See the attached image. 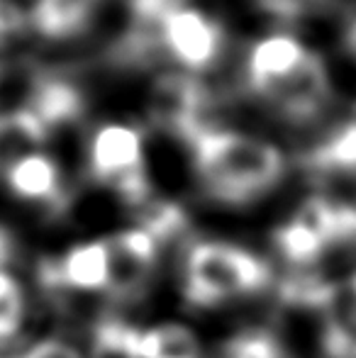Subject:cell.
<instances>
[{
    "mask_svg": "<svg viewBox=\"0 0 356 358\" xmlns=\"http://www.w3.org/2000/svg\"><path fill=\"white\" fill-rule=\"evenodd\" d=\"M337 44L339 52L356 64V0H347L337 17Z\"/></svg>",
    "mask_w": 356,
    "mask_h": 358,
    "instance_id": "e0dca14e",
    "label": "cell"
},
{
    "mask_svg": "<svg viewBox=\"0 0 356 358\" xmlns=\"http://www.w3.org/2000/svg\"><path fill=\"white\" fill-rule=\"evenodd\" d=\"M322 317L325 354L329 358H356V271L344 280L329 283Z\"/></svg>",
    "mask_w": 356,
    "mask_h": 358,
    "instance_id": "7c38bea8",
    "label": "cell"
},
{
    "mask_svg": "<svg viewBox=\"0 0 356 358\" xmlns=\"http://www.w3.org/2000/svg\"><path fill=\"white\" fill-rule=\"evenodd\" d=\"M176 132L200 190L222 205L257 203L288 173L283 146L257 129L190 115Z\"/></svg>",
    "mask_w": 356,
    "mask_h": 358,
    "instance_id": "3957f363",
    "label": "cell"
},
{
    "mask_svg": "<svg viewBox=\"0 0 356 358\" xmlns=\"http://www.w3.org/2000/svg\"><path fill=\"white\" fill-rule=\"evenodd\" d=\"M24 320V292L17 280L0 271V344L15 339Z\"/></svg>",
    "mask_w": 356,
    "mask_h": 358,
    "instance_id": "9a60e30c",
    "label": "cell"
},
{
    "mask_svg": "<svg viewBox=\"0 0 356 358\" xmlns=\"http://www.w3.org/2000/svg\"><path fill=\"white\" fill-rule=\"evenodd\" d=\"M86 171L132 208L147 205V139L137 124L127 120L95 124L86 134Z\"/></svg>",
    "mask_w": 356,
    "mask_h": 358,
    "instance_id": "5b68a950",
    "label": "cell"
},
{
    "mask_svg": "<svg viewBox=\"0 0 356 358\" xmlns=\"http://www.w3.org/2000/svg\"><path fill=\"white\" fill-rule=\"evenodd\" d=\"M15 254V244H13V236L8 234V229L0 227V271L8 268V264L13 261Z\"/></svg>",
    "mask_w": 356,
    "mask_h": 358,
    "instance_id": "d6986e66",
    "label": "cell"
},
{
    "mask_svg": "<svg viewBox=\"0 0 356 358\" xmlns=\"http://www.w3.org/2000/svg\"><path fill=\"white\" fill-rule=\"evenodd\" d=\"M227 358H283V351L269 334L254 331V334L237 336L229 344Z\"/></svg>",
    "mask_w": 356,
    "mask_h": 358,
    "instance_id": "2e32d148",
    "label": "cell"
},
{
    "mask_svg": "<svg viewBox=\"0 0 356 358\" xmlns=\"http://www.w3.org/2000/svg\"><path fill=\"white\" fill-rule=\"evenodd\" d=\"M49 132L27 108L0 115V178L20 159L42 151Z\"/></svg>",
    "mask_w": 356,
    "mask_h": 358,
    "instance_id": "4fadbf2b",
    "label": "cell"
},
{
    "mask_svg": "<svg viewBox=\"0 0 356 358\" xmlns=\"http://www.w3.org/2000/svg\"><path fill=\"white\" fill-rule=\"evenodd\" d=\"M3 180L8 183L10 193L27 200V203L57 210L66 200L62 169L47 149L20 159L17 164L5 171Z\"/></svg>",
    "mask_w": 356,
    "mask_h": 358,
    "instance_id": "8fae6325",
    "label": "cell"
},
{
    "mask_svg": "<svg viewBox=\"0 0 356 358\" xmlns=\"http://www.w3.org/2000/svg\"><path fill=\"white\" fill-rule=\"evenodd\" d=\"M129 37L139 57L183 83L232 66L239 42L210 0H129Z\"/></svg>",
    "mask_w": 356,
    "mask_h": 358,
    "instance_id": "7a4b0ae2",
    "label": "cell"
},
{
    "mask_svg": "<svg viewBox=\"0 0 356 358\" xmlns=\"http://www.w3.org/2000/svg\"><path fill=\"white\" fill-rule=\"evenodd\" d=\"M110 280L108 290L118 297H134L144 290L159 256V241L147 229L118 231L108 239Z\"/></svg>",
    "mask_w": 356,
    "mask_h": 358,
    "instance_id": "9c48e42d",
    "label": "cell"
},
{
    "mask_svg": "<svg viewBox=\"0 0 356 358\" xmlns=\"http://www.w3.org/2000/svg\"><path fill=\"white\" fill-rule=\"evenodd\" d=\"M356 239V208L310 198L276 229V246L293 266H308L337 241Z\"/></svg>",
    "mask_w": 356,
    "mask_h": 358,
    "instance_id": "8992f818",
    "label": "cell"
},
{
    "mask_svg": "<svg viewBox=\"0 0 356 358\" xmlns=\"http://www.w3.org/2000/svg\"><path fill=\"white\" fill-rule=\"evenodd\" d=\"M42 283L47 287H69V290H108L110 254L108 239H95L76 244L59 261L42 264Z\"/></svg>",
    "mask_w": 356,
    "mask_h": 358,
    "instance_id": "30bf717a",
    "label": "cell"
},
{
    "mask_svg": "<svg viewBox=\"0 0 356 358\" xmlns=\"http://www.w3.org/2000/svg\"><path fill=\"white\" fill-rule=\"evenodd\" d=\"M257 15L269 27L303 29L313 20L322 17L334 0H249Z\"/></svg>",
    "mask_w": 356,
    "mask_h": 358,
    "instance_id": "5bb4252c",
    "label": "cell"
},
{
    "mask_svg": "<svg viewBox=\"0 0 356 358\" xmlns=\"http://www.w3.org/2000/svg\"><path fill=\"white\" fill-rule=\"evenodd\" d=\"M347 108H349V113H352V115H354V117H356V98L352 100V103H349V105H347Z\"/></svg>",
    "mask_w": 356,
    "mask_h": 358,
    "instance_id": "ffe728a7",
    "label": "cell"
},
{
    "mask_svg": "<svg viewBox=\"0 0 356 358\" xmlns=\"http://www.w3.org/2000/svg\"><path fill=\"white\" fill-rule=\"evenodd\" d=\"M310 137L303 149L308 171L325 178H356V117L349 108L305 132Z\"/></svg>",
    "mask_w": 356,
    "mask_h": 358,
    "instance_id": "ba28073f",
    "label": "cell"
},
{
    "mask_svg": "<svg viewBox=\"0 0 356 358\" xmlns=\"http://www.w3.org/2000/svg\"><path fill=\"white\" fill-rule=\"evenodd\" d=\"M271 268L262 256L227 241H200L185 256L183 295L195 307H215L269 285Z\"/></svg>",
    "mask_w": 356,
    "mask_h": 358,
    "instance_id": "277c9868",
    "label": "cell"
},
{
    "mask_svg": "<svg viewBox=\"0 0 356 358\" xmlns=\"http://www.w3.org/2000/svg\"><path fill=\"white\" fill-rule=\"evenodd\" d=\"M110 0H24L22 27L39 44L71 49L103 24Z\"/></svg>",
    "mask_w": 356,
    "mask_h": 358,
    "instance_id": "52a82bcc",
    "label": "cell"
},
{
    "mask_svg": "<svg viewBox=\"0 0 356 358\" xmlns=\"http://www.w3.org/2000/svg\"><path fill=\"white\" fill-rule=\"evenodd\" d=\"M229 71L252 113L305 134L339 110L329 59L303 29L262 24L239 39Z\"/></svg>",
    "mask_w": 356,
    "mask_h": 358,
    "instance_id": "6da1fadb",
    "label": "cell"
},
{
    "mask_svg": "<svg viewBox=\"0 0 356 358\" xmlns=\"http://www.w3.org/2000/svg\"><path fill=\"white\" fill-rule=\"evenodd\" d=\"M22 358H81V354L64 341H42V344L32 346Z\"/></svg>",
    "mask_w": 356,
    "mask_h": 358,
    "instance_id": "ac0fdd59",
    "label": "cell"
}]
</instances>
